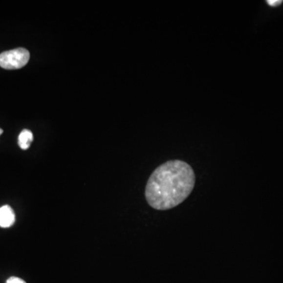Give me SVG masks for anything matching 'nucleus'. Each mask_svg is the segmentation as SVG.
<instances>
[{
  "label": "nucleus",
  "mask_w": 283,
  "mask_h": 283,
  "mask_svg": "<svg viewBox=\"0 0 283 283\" xmlns=\"http://www.w3.org/2000/svg\"><path fill=\"white\" fill-rule=\"evenodd\" d=\"M195 185V174L187 163L169 161L157 167L147 182L145 195L153 209H173L189 197Z\"/></svg>",
  "instance_id": "f257e3e1"
},
{
  "label": "nucleus",
  "mask_w": 283,
  "mask_h": 283,
  "mask_svg": "<svg viewBox=\"0 0 283 283\" xmlns=\"http://www.w3.org/2000/svg\"><path fill=\"white\" fill-rule=\"evenodd\" d=\"M30 59L28 50L23 47L7 50L0 54V66L6 69L22 68Z\"/></svg>",
  "instance_id": "f03ea898"
},
{
  "label": "nucleus",
  "mask_w": 283,
  "mask_h": 283,
  "mask_svg": "<svg viewBox=\"0 0 283 283\" xmlns=\"http://www.w3.org/2000/svg\"><path fill=\"white\" fill-rule=\"evenodd\" d=\"M15 222V214L11 207L3 205L0 208V227H10Z\"/></svg>",
  "instance_id": "7ed1b4c3"
},
{
  "label": "nucleus",
  "mask_w": 283,
  "mask_h": 283,
  "mask_svg": "<svg viewBox=\"0 0 283 283\" xmlns=\"http://www.w3.org/2000/svg\"><path fill=\"white\" fill-rule=\"evenodd\" d=\"M32 140L33 135L32 131L28 129H24L18 136V145L22 150H27L30 147Z\"/></svg>",
  "instance_id": "20e7f679"
},
{
  "label": "nucleus",
  "mask_w": 283,
  "mask_h": 283,
  "mask_svg": "<svg viewBox=\"0 0 283 283\" xmlns=\"http://www.w3.org/2000/svg\"><path fill=\"white\" fill-rule=\"evenodd\" d=\"M6 283H26L23 280V279H20V278L18 277H10L7 279Z\"/></svg>",
  "instance_id": "39448f33"
},
{
  "label": "nucleus",
  "mask_w": 283,
  "mask_h": 283,
  "mask_svg": "<svg viewBox=\"0 0 283 283\" xmlns=\"http://www.w3.org/2000/svg\"><path fill=\"white\" fill-rule=\"evenodd\" d=\"M282 0H267V3L271 6H278L281 5Z\"/></svg>",
  "instance_id": "423d86ee"
},
{
  "label": "nucleus",
  "mask_w": 283,
  "mask_h": 283,
  "mask_svg": "<svg viewBox=\"0 0 283 283\" xmlns=\"http://www.w3.org/2000/svg\"><path fill=\"white\" fill-rule=\"evenodd\" d=\"M2 132H3V131H2V129H0V135H2Z\"/></svg>",
  "instance_id": "0eeeda50"
}]
</instances>
